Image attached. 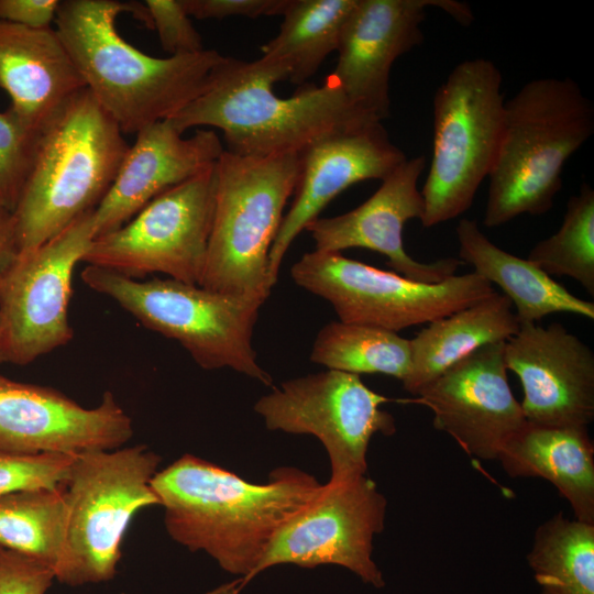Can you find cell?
<instances>
[{
	"label": "cell",
	"instance_id": "cell-26",
	"mask_svg": "<svg viewBox=\"0 0 594 594\" xmlns=\"http://www.w3.org/2000/svg\"><path fill=\"white\" fill-rule=\"evenodd\" d=\"M356 0H292L275 37L261 48L287 70L292 84L304 86L332 52Z\"/></svg>",
	"mask_w": 594,
	"mask_h": 594
},
{
	"label": "cell",
	"instance_id": "cell-25",
	"mask_svg": "<svg viewBox=\"0 0 594 594\" xmlns=\"http://www.w3.org/2000/svg\"><path fill=\"white\" fill-rule=\"evenodd\" d=\"M520 323L512 301L495 292L485 299L428 323L410 340L411 366L403 387L414 395L483 345L506 341Z\"/></svg>",
	"mask_w": 594,
	"mask_h": 594
},
{
	"label": "cell",
	"instance_id": "cell-7",
	"mask_svg": "<svg viewBox=\"0 0 594 594\" xmlns=\"http://www.w3.org/2000/svg\"><path fill=\"white\" fill-rule=\"evenodd\" d=\"M82 282L114 300L145 328L177 341L205 370L231 369L265 385L272 376L252 345L262 300L173 278L135 279L87 265Z\"/></svg>",
	"mask_w": 594,
	"mask_h": 594
},
{
	"label": "cell",
	"instance_id": "cell-18",
	"mask_svg": "<svg viewBox=\"0 0 594 594\" xmlns=\"http://www.w3.org/2000/svg\"><path fill=\"white\" fill-rule=\"evenodd\" d=\"M507 370L519 378L527 421L587 427L594 419V352L559 322L520 324L505 342Z\"/></svg>",
	"mask_w": 594,
	"mask_h": 594
},
{
	"label": "cell",
	"instance_id": "cell-24",
	"mask_svg": "<svg viewBox=\"0 0 594 594\" xmlns=\"http://www.w3.org/2000/svg\"><path fill=\"white\" fill-rule=\"evenodd\" d=\"M459 256L474 273L497 285L515 307L520 324L538 323L543 317L568 312L594 319V304L571 294L529 260L494 244L475 220L463 218L455 228Z\"/></svg>",
	"mask_w": 594,
	"mask_h": 594
},
{
	"label": "cell",
	"instance_id": "cell-6",
	"mask_svg": "<svg viewBox=\"0 0 594 594\" xmlns=\"http://www.w3.org/2000/svg\"><path fill=\"white\" fill-rule=\"evenodd\" d=\"M201 287L265 301L268 256L299 175V154L265 157L223 151Z\"/></svg>",
	"mask_w": 594,
	"mask_h": 594
},
{
	"label": "cell",
	"instance_id": "cell-9",
	"mask_svg": "<svg viewBox=\"0 0 594 594\" xmlns=\"http://www.w3.org/2000/svg\"><path fill=\"white\" fill-rule=\"evenodd\" d=\"M502 81L492 61L472 58L454 66L437 89L432 160L420 190L425 228L468 211L488 177L503 129Z\"/></svg>",
	"mask_w": 594,
	"mask_h": 594
},
{
	"label": "cell",
	"instance_id": "cell-39",
	"mask_svg": "<svg viewBox=\"0 0 594 594\" xmlns=\"http://www.w3.org/2000/svg\"><path fill=\"white\" fill-rule=\"evenodd\" d=\"M0 362L3 361V348H2V330H1V323H0Z\"/></svg>",
	"mask_w": 594,
	"mask_h": 594
},
{
	"label": "cell",
	"instance_id": "cell-38",
	"mask_svg": "<svg viewBox=\"0 0 594 594\" xmlns=\"http://www.w3.org/2000/svg\"><path fill=\"white\" fill-rule=\"evenodd\" d=\"M239 586H240V581L238 580L233 583L224 584L220 587H217L206 594H237V592L239 591Z\"/></svg>",
	"mask_w": 594,
	"mask_h": 594
},
{
	"label": "cell",
	"instance_id": "cell-28",
	"mask_svg": "<svg viewBox=\"0 0 594 594\" xmlns=\"http://www.w3.org/2000/svg\"><path fill=\"white\" fill-rule=\"evenodd\" d=\"M67 526L63 488L25 490L0 496V548L34 559L55 570Z\"/></svg>",
	"mask_w": 594,
	"mask_h": 594
},
{
	"label": "cell",
	"instance_id": "cell-27",
	"mask_svg": "<svg viewBox=\"0 0 594 594\" xmlns=\"http://www.w3.org/2000/svg\"><path fill=\"white\" fill-rule=\"evenodd\" d=\"M527 562L540 594H594V524L557 513L536 528Z\"/></svg>",
	"mask_w": 594,
	"mask_h": 594
},
{
	"label": "cell",
	"instance_id": "cell-13",
	"mask_svg": "<svg viewBox=\"0 0 594 594\" xmlns=\"http://www.w3.org/2000/svg\"><path fill=\"white\" fill-rule=\"evenodd\" d=\"M88 211L54 238L21 252L0 280L3 361L25 365L73 339V275L95 239Z\"/></svg>",
	"mask_w": 594,
	"mask_h": 594
},
{
	"label": "cell",
	"instance_id": "cell-2",
	"mask_svg": "<svg viewBox=\"0 0 594 594\" xmlns=\"http://www.w3.org/2000/svg\"><path fill=\"white\" fill-rule=\"evenodd\" d=\"M122 13L152 30L144 2L59 0L56 31L86 88L123 133L167 120L196 99L222 61L216 50L155 57L127 42L117 29Z\"/></svg>",
	"mask_w": 594,
	"mask_h": 594
},
{
	"label": "cell",
	"instance_id": "cell-22",
	"mask_svg": "<svg viewBox=\"0 0 594 594\" xmlns=\"http://www.w3.org/2000/svg\"><path fill=\"white\" fill-rule=\"evenodd\" d=\"M0 88L10 97L9 108L38 132L86 86L55 28L0 22Z\"/></svg>",
	"mask_w": 594,
	"mask_h": 594
},
{
	"label": "cell",
	"instance_id": "cell-17",
	"mask_svg": "<svg viewBox=\"0 0 594 594\" xmlns=\"http://www.w3.org/2000/svg\"><path fill=\"white\" fill-rule=\"evenodd\" d=\"M132 435V420L111 392L86 408L54 388L0 374V450L77 455L122 448Z\"/></svg>",
	"mask_w": 594,
	"mask_h": 594
},
{
	"label": "cell",
	"instance_id": "cell-10",
	"mask_svg": "<svg viewBox=\"0 0 594 594\" xmlns=\"http://www.w3.org/2000/svg\"><path fill=\"white\" fill-rule=\"evenodd\" d=\"M290 275L298 286L329 301L340 321L394 332L430 323L496 292L474 272L428 284L316 250L305 253Z\"/></svg>",
	"mask_w": 594,
	"mask_h": 594
},
{
	"label": "cell",
	"instance_id": "cell-1",
	"mask_svg": "<svg viewBox=\"0 0 594 594\" xmlns=\"http://www.w3.org/2000/svg\"><path fill=\"white\" fill-rule=\"evenodd\" d=\"M151 485L170 538L204 551L226 572L242 576V584L255 576L282 526L321 486L293 466L277 468L268 482L254 484L193 454L157 471Z\"/></svg>",
	"mask_w": 594,
	"mask_h": 594
},
{
	"label": "cell",
	"instance_id": "cell-37",
	"mask_svg": "<svg viewBox=\"0 0 594 594\" xmlns=\"http://www.w3.org/2000/svg\"><path fill=\"white\" fill-rule=\"evenodd\" d=\"M19 254L13 215L0 209V280Z\"/></svg>",
	"mask_w": 594,
	"mask_h": 594
},
{
	"label": "cell",
	"instance_id": "cell-35",
	"mask_svg": "<svg viewBox=\"0 0 594 594\" xmlns=\"http://www.w3.org/2000/svg\"><path fill=\"white\" fill-rule=\"evenodd\" d=\"M187 14L198 20L230 16L283 15L292 0H182Z\"/></svg>",
	"mask_w": 594,
	"mask_h": 594
},
{
	"label": "cell",
	"instance_id": "cell-8",
	"mask_svg": "<svg viewBox=\"0 0 594 594\" xmlns=\"http://www.w3.org/2000/svg\"><path fill=\"white\" fill-rule=\"evenodd\" d=\"M160 462L143 444L74 457L62 486L67 526L56 580L78 586L113 579L133 516L160 505L151 485Z\"/></svg>",
	"mask_w": 594,
	"mask_h": 594
},
{
	"label": "cell",
	"instance_id": "cell-15",
	"mask_svg": "<svg viewBox=\"0 0 594 594\" xmlns=\"http://www.w3.org/2000/svg\"><path fill=\"white\" fill-rule=\"evenodd\" d=\"M430 7L464 25L473 20L470 7L454 0H356L329 75L353 106L380 121L389 116L392 66L424 41L421 24Z\"/></svg>",
	"mask_w": 594,
	"mask_h": 594
},
{
	"label": "cell",
	"instance_id": "cell-29",
	"mask_svg": "<svg viewBox=\"0 0 594 594\" xmlns=\"http://www.w3.org/2000/svg\"><path fill=\"white\" fill-rule=\"evenodd\" d=\"M310 360L328 370L404 382L411 366L410 340L373 326L332 321L318 332Z\"/></svg>",
	"mask_w": 594,
	"mask_h": 594
},
{
	"label": "cell",
	"instance_id": "cell-30",
	"mask_svg": "<svg viewBox=\"0 0 594 594\" xmlns=\"http://www.w3.org/2000/svg\"><path fill=\"white\" fill-rule=\"evenodd\" d=\"M527 260L549 276H569L594 296V190L583 183L569 198L559 230L539 241Z\"/></svg>",
	"mask_w": 594,
	"mask_h": 594
},
{
	"label": "cell",
	"instance_id": "cell-14",
	"mask_svg": "<svg viewBox=\"0 0 594 594\" xmlns=\"http://www.w3.org/2000/svg\"><path fill=\"white\" fill-rule=\"evenodd\" d=\"M387 501L366 475L321 484L277 531L255 575L277 564L343 566L364 583L385 586L372 558L374 536L385 526Z\"/></svg>",
	"mask_w": 594,
	"mask_h": 594
},
{
	"label": "cell",
	"instance_id": "cell-31",
	"mask_svg": "<svg viewBox=\"0 0 594 594\" xmlns=\"http://www.w3.org/2000/svg\"><path fill=\"white\" fill-rule=\"evenodd\" d=\"M9 108L0 112V209L13 212L28 178L37 140Z\"/></svg>",
	"mask_w": 594,
	"mask_h": 594
},
{
	"label": "cell",
	"instance_id": "cell-16",
	"mask_svg": "<svg viewBox=\"0 0 594 594\" xmlns=\"http://www.w3.org/2000/svg\"><path fill=\"white\" fill-rule=\"evenodd\" d=\"M505 342L481 346L407 399L427 406L433 427L480 460H497L527 421L508 383Z\"/></svg>",
	"mask_w": 594,
	"mask_h": 594
},
{
	"label": "cell",
	"instance_id": "cell-32",
	"mask_svg": "<svg viewBox=\"0 0 594 594\" xmlns=\"http://www.w3.org/2000/svg\"><path fill=\"white\" fill-rule=\"evenodd\" d=\"M74 457L29 455L0 450V496L18 491L62 487Z\"/></svg>",
	"mask_w": 594,
	"mask_h": 594
},
{
	"label": "cell",
	"instance_id": "cell-20",
	"mask_svg": "<svg viewBox=\"0 0 594 594\" xmlns=\"http://www.w3.org/2000/svg\"><path fill=\"white\" fill-rule=\"evenodd\" d=\"M406 160L382 122L330 135L301 152L295 197L270 251L272 285L277 282L283 258L295 238L319 218L331 200L356 183L382 182Z\"/></svg>",
	"mask_w": 594,
	"mask_h": 594
},
{
	"label": "cell",
	"instance_id": "cell-19",
	"mask_svg": "<svg viewBox=\"0 0 594 594\" xmlns=\"http://www.w3.org/2000/svg\"><path fill=\"white\" fill-rule=\"evenodd\" d=\"M425 167V156L407 158L356 208L311 221L306 230L315 241V250L341 253L350 248L369 249L385 255L387 265L395 273L421 283H440L455 275L462 263L459 258L419 262L404 248L406 222L420 220L422 216L424 201L418 180Z\"/></svg>",
	"mask_w": 594,
	"mask_h": 594
},
{
	"label": "cell",
	"instance_id": "cell-23",
	"mask_svg": "<svg viewBox=\"0 0 594 594\" xmlns=\"http://www.w3.org/2000/svg\"><path fill=\"white\" fill-rule=\"evenodd\" d=\"M497 460L510 477H541L566 499L574 518L594 524V446L587 427L526 421Z\"/></svg>",
	"mask_w": 594,
	"mask_h": 594
},
{
	"label": "cell",
	"instance_id": "cell-34",
	"mask_svg": "<svg viewBox=\"0 0 594 594\" xmlns=\"http://www.w3.org/2000/svg\"><path fill=\"white\" fill-rule=\"evenodd\" d=\"M53 580L50 566L0 548V594H45Z\"/></svg>",
	"mask_w": 594,
	"mask_h": 594
},
{
	"label": "cell",
	"instance_id": "cell-33",
	"mask_svg": "<svg viewBox=\"0 0 594 594\" xmlns=\"http://www.w3.org/2000/svg\"><path fill=\"white\" fill-rule=\"evenodd\" d=\"M152 30L169 54L189 55L205 51L202 37L187 14L182 0H145Z\"/></svg>",
	"mask_w": 594,
	"mask_h": 594
},
{
	"label": "cell",
	"instance_id": "cell-4",
	"mask_svg": "<svg viewBox=\"0 0 594 594\" xmlns=\"http://www.w3.org/2000/svg\"><path fill=\"white\" fill-rule=\"evenodd\" d=\"M123 134L87 88L45 122L12 212L19 253L54 238L100 204L129 148Z\"/></svg>",
	"mask_w": 594,
	"mask_h": 594
},
{
	"label": "cell",
	"instance_id": "cell-21",
	"mask_svg": "<svg viewBox=\"0 0 594 594\" xmlns=\"http://www.w3.org/2000/svg\"><path fill=\"white\" fill-rule=\"evenodd\" d=\"M135 134L110 189L94 209L95 238L121 227L162 193L215 165L224 151L212 129H197L185 138L169 120Z\"/></svg>",
	"mask_w": 594,
	"mask_h": 594
},
{
	"label": "cell",
	"instance_id": "cell-5",
	"mask_svg": "<svg viewBox=\"0 0 594 594\" xmlns=\"http://www.w3.org/2000/svg\"><path fill=\"white\" fill-rule=\"evenodd\" d=\"M594 107L571 78H539L505 101L483 223L549 211L566 161L593 135Z\"/></svg>",
	"mask_w": 594,
	"mask_h": 594
},
{
	"label": "cell",
	"instance_id": "cell-11",
	"mask_svg": "<svg viewBox=\"0 0 594 594\" xmlns=\"http://www.w3.org/2000/svg\"><path fill=\"white\" fill-rule=\"evenodd\" d=\"M215 165L96 237L82 262L135 279L161 273L200 285L215 207Z\"/></svg>",
	"mask_w": 594,
	"mask_h": 594
},
{
	"label": "cell",
	"instance_id": "cell-3",
	"mask_svg": "<svg viewBox=\"0 0 594 594\" xmlns=\"http://www.w3.org/2000/svg\"><path fill=\"white\" fill-rule=\"evenodd\" d=\"M287 77L284 65L267 56L254 62L223 56L205 90L167 120L182 133L219 129L226 151L254 157L300 154L330 135L382 122L353 106L329 76L321 86L304 85L289 98L278 97L273 86Z\"/></svg>",
	"mask_w": 594,
	"mask_h": 594
},
{
	"label": "cell",
	"instance_id": "cell-12",
	"mask_svg": "<svg viewBox=\"0 0 594 594\" xmlns=\"http://www.w3.org/2000/svg\"><path fill=\"white\" fill-rule=\"evenodd\" d=\"M388 400L360 375L327 370L282 383L254 410L270 430L315 436L328 453L330 481H345L366 475L375 433H395L394 417L381 409Z\"/></svg>",
	"mask_w": 594,
	"mask_h": 594
},
{
	"label": "cell",
	"instance_id": "cell-36",
	"mask_svg": "<svg viewBox=\"0 0 594 594\" xmlns=\"http://www.w3.org/2000/svg\"><path fill=\"white\" fill-rule=\"evenodd\" d=\"M59 0H0V22L42 29L52 26Z\"/></svg>",
	"mask_w": 594,
	"mask_h": 594
}]
</instances>
